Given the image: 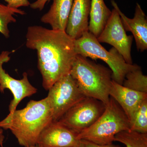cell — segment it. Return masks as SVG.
<instances>
[{"mask_svg": "<svg viewBox=\"0 0 147 147\" xmlns=\"http://www.w3.org/2000/svg\"><path fill=\"white\" fill-rule=\"evenodd\" d=\"M26 46L36 50L38 67L46 90L61 77L70 74L76 56L74 40L65 31L34 26L27 29Z\"/></svg>", "mask_w": 147, "mask_h": 147, "instance_id": "6da1fadb", "label": "cell"}, {"mask_svg": "<svg viewBox=\"0 0 147 147\" xmlns=\"http://www.w3.org/2000/svg\"><path fill=\"white\" fill-rule=\"evenodd\" d=\"M53 121L47 98L30 100L25 108L15 110L0 121V127L9 129L22 146H35L41 131Z\"/></svg>", "mask_w": 147, "mask_h": 147, "instance_id": "7a4b0ae2", "label": "cell"}, {"mask_svg": "<svg viewBox=\"0 0 147 147\" xmlns=\"http://www.w3.org/2000/svg\"><path fill=\"white\" fill-rule=\"evenodd\" d=\"M70 74L86 97L95 98L105 105L108 104L113 81L110 68L77 55Z\"/></svg>", "mask_w": 147, "mask_h": 147, "instance_id": "3957f363", "label": "cell"}, {"mask_svg": "<svg viewBox=\"0 0 147 147\" xmlns=\"http://www.w3.org/2000/svg\"><path fill=\"white\" fill-rule=\"evenodd\" d=\"M125 130H130L129 121L120 106L110 97L100 117L92 125L79 133L77 138L97 144H110L115 142L116 135Z\"/></svg>", "mask_w": 147, "mask_h": 147, "instance_id": "277c9868", "label": "cell"}, {"mask_svg": "<svg viewBox=\"0 0 147 147\" xmlns=\"http://www.w3.org/2000/svg\"><path fill=\"white\" fill-rule=\"evenodd\" d=\"M74 47L76 55L105 62L112 71L113 81L121 85H122L127 74L140 67L137 65L127 63L114 47L107 51L98 42L97 38L89 31L74 40Z\"/></svg>", "mask_w": 147, "mask_h": 147, "instance_id": "5b68a950", "label": "cell"}, {"mask_svg": "<svg viewBox=\"0 0 147 147\" xmlns=\"http://www.w3.org/2000/svg\"><path fill=\"white\" fill-rule=\"evenodd\" d=\"M47 96L53 121H58L74 105L86 97L70 74L61 77L49 89Z\"/></svg>", "mask_w": 147, "mask_h": 147, "instance_id": "8992f818", "label": "cell"}, {"mask_svg": "<svg viewBox=\"0 0 147 147\" xmlns=\"http://www.w3.org/2000/svg\"><path fill=\"white\" fill-rule=\"evenodd\" d=\"M105 108V104L100 100L86 97L74 105L58 121L78 134L92 125Z\"/></svg>", "mask_w": 147, "mask_h": 147, "instance_id": "52a82bcc", "label": "cell"}, {"mask_svg": "<svg viewBox=\"0 0 147 147\" xmlns=\"http://www.w3.org/2000/svg\"><path fill=\"white\" fill-rule=\"evenodd\" d=\"M132 35H127L117 11L113 8L105 28L97 38L99 42L108 43L118 51L127 63L132 64L131 47Z\"/></svg>", "mask_w": 147, "mask_h": 147, "instance_id": "ba28073f", "label": "cell"}, {"mask_svg": "<svg viewBox=\"0 0 147 147\" xmlns=\"http://www.w3.org/2000/svg\"><path fill=\"white\" fill-rule=\"evenodd\" d=\"M10 52L3 51L0 55V92L3 93L8 89L13 95V100L11 101L9 109V113L16 110L19 102L25 98L30 97L36 93L37 89L30 84L27 72L23 73V78L18 80L11 77L3 68L4 63L10 60Z\"/></svg>", "mask_w": 147, "mask_h": 147, "instance_id": "9c48e42d", "label": "cell"}, {"mask_svg": "<svg viewBox=\"0 0 147 147\" xmlns=\"http://www.w3.org/2000/svg\"><path fill=\"white\" fill-rule=\"evenodd\" d=\"M77 135L58 121H53L41 131L37 144L41 147L79 146Z\"/></svg>", "mask_w": 147, "mask_h": 147, "instance_id": "30bf717a", "label": "cell"}, {"mask_svg": "<svg viewBox=\"0 0 147 147\" xmlns=\"http://www.w3.org/2000/svg\"><path fill=\"white\" fill-rule=\"evenodd\" d=\"M114 8L117 11L125 31L131 32L136 42L138 51L143 52L147 49V18L139 3H137L133 18H129L120 9L114 0L111 1Z\"/></svg>", "mask_w": 147, "mask_h": 147, "instance_id": "8fae6325", "label": "cell"}, {"mask_svg": "<svg viewBox=\"0 0 147 147\" xmlns=\"http://www.w3.org/2000/svg\"><path fill=\"white\" fill-rule=\"evenodd\" d=\"M91 1L73 0L65 31L72 39H78L89 31Z\"/></svg>", "mask_w": 147, "mask_h": 147, "instance_id": "7c38bea8", "label": "cell"}, {"mask_svg": "<svg viewBox=\"0 0 147 147\" xmlns=\"http://www.w3.org/2000/svg\"><path fill=\"white\" fill-rule=\"evenodd\" d=\"M109 94L120 106L129 122L141 103L147 98V93L130 89L113 80Z\"/></svg>", "mask_w": 147, "mask_h": 147, "instance_id": "4fadbf2b", "label": "cell"}, {"mask_svg": "<svg viewBox=\"0 0 147 147\" xmlns=\"http://www.w3.org/2000/svg\"><path fill=\"white\" fill-rule=\"evenodd\" d=\"M73 0H53L48 12L42 16V23L51 26L52 30L65 31Z\"/></svg>", "mask_w": 147, "mask_h": 147, "instance_id": "5bb4252c", "label": "cell"}, {"mask_svg": "<svg viewBox=\"0 0 147 147\" xmlns=\"http://www.w3.org/2000/svg\"><path fill=\"white\" fill-rule=\"evenodd\" d=\"M112 14V11L105 5L104 0H91L88 31L98 37Z\"/></svg>", "mask_w": 147, "mask_h": 147, "instance_id": "9a60e30c", "label": "cell"}, {"mask_svg": "<svg viewBox=\"0 0 147 147\" xmlns=\"http://www.w3.org/2000/svg\"><path fill=\"white\" fill-rule=\"evenodd\" d=\"M122 85L133 90L147 93V76L144 74L140 67L127 74Z\"/></svg>", "mask_w": 147, "mask_h": 147, "instance_id": "2e32d148", "label": "cell"}, {"mask_svg": "<svg viewBox=\"0 0 147 147\" xmlns=\"http://www.w3.org/2000/svg\"><path fill=\"white\" fill-rule=\"evenodd\" d=\"M115 142L125 145L126 147H147V133L125 130L115 136Z\"/></svg>", "mask_w": 147, "mask_h": 147, "instance_id": "e0dca14e", "label": "cell"}, {"mask_svg": "<svg viewBox=\"0 0 147 147\" xmlns=\"http://www.w3.org/2000/svg\"><path fill=\"white\" fill-rule=\"evenodd\" d=\"M16 13L24 15L25 12L18 9L12 8L0 3V33L6 38L9 36L8 24L16 22V18L13 16Z\"/></svg>", "mask_w": 147, "mask_h": 147, "instance_id": "ac0fdd59", "label": "cell"}, {"mask_svg": "<svg viewBox=\"0 0 147 147\" xmlns=\"http://www.w3.org/2000/svg\"><path fill=\"white\" fill-rule=\"evenodd\" d=\"M130 130L147 133V98L141 103L129 121Z\"/></svg>", "mask_w": 147, "mask_h": 147, "instance_id": "d6986e66", "label": "cell"}, {"mask_svg": "<svg viewBox=\"0 0 147 147\" xmlns=\"http://www.w3.org/2000/svg\"><path fill=\"white\" fill-rule=\"evenodd\" d=\"M79 147H121L113 144L108 145H99L85 140H80Z\"/></svg>", "mask_w": 147, "mask_h": 147, "instance_id": "ffe728a7", "label": "cell"}, {"mask_svg": "<svg viewBox=\"0 0 147 147\" xmlns=\"http://www.w3.org/2000/svg\"><path fill=\"white\" fill-rule=\"evenodd\" d=\"M28 0H9L7 5L12 8L18 9L21 7H28L30 6Z\"/></svg>", "mask_w": 147, "mask_h": 147, "instance_id": "44dd1931", "label": "cell"}, {"mask_svg": "<svg viewBox=\"0 0 147 147\" xmlns=\"http://www.w3.org/2000/svg\"><path fill=\"white\" fill-rule=\"evenodd\" d=\"M49 1L50 0H37L34 2L31 3L30 6L33 9H38L41 11L44 8L45 4Z\"/></svg>", "mask_w": 147, "mask_h": 147, "instance_id": "7402d4cb", "label": "cell"}, {"mask_svg": "<svg viewBox=\"0 0 147 147\" xmlns=\"http://www.w3.org/2000/svg\"><path fill=\"white\" fill-rule=\"evenodd\" d=\"M3 129L0 127V145L3 147V142L4 139V136L3 134Z\"/></svg>", "mask_w": 147, "mask_h": 147, "instance_id": "603a6c76", "label": "cell"}, {"mask_svg": "<svg viewBox=\"0 0 147 147\" xmlns=\"http://www.w3.org/2000/svg\"><path fill=\"white\" fill-rule=\"evenodd\" d=\"M30 147H41L40 146H38V145L36 144V145H35V146H33Z\"/></svg>", "mask_w": 147, "mask_h": 147, "instance_id": "cb8c5ba5", "label": "cell"}, {"mask_svg": "<svg viewBox=\"0 0 147 147\" xmlns=\"http://www.w3.org/2000/svg\"><path fill=\"white\" fill-rule=\"evenodd\" d=\"M9 0H5V2H6L7 3H8L9 1Z\"/></svg>", "mask_w": 147, "mask_h": 147, "instance_id": "d4e9b609", "label": "cell"}, {"mask_svg": "<svg viewBox=\"0 0 147 147\" xmlns=\"http://www.w3.org/2000/svg\"><path fill=\"white\" fill-rule=\"evenodd\" d=\"M69 147H79V146H74Z\"/></svg>", "mask_w": 147, "mask_h": 147, "instance_id": "484cf974", "label": "cell"}]
</instances>
